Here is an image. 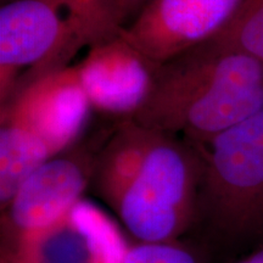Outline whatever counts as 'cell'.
<instances>
[{
	"mask_svg": "<svg viewBox=\"0 0 263 263\" xmlns=\"http://www.w3.org/2000/svg\"><path fill=\"white\" fill-rule=\"evenodd\" d=\"M235 263H263V246L257 248L251 254L245 256Z\"/></svg>",
	"mask_w": 263,
	"mask_h": 263,
	"instance_id": "4fadbf2b",
	"label": "cell"
},
{
	"mask_svg": "<svg viewBox=\"0 0 263 263\" xmlns=\"http://www.w3.org/2000/svg\"><path fill=\"white\" fill-rule=\"evenodd\" d=\"M149 2L150 0H112V3L116 5L124 21L132 12H134L141 6L146 5Z\"/></svg>",
	"mask_w": 263,
	"mask_h": 263,
	"instance_id": "7c38bea8",
	"label": "cell"
},
{
	"mask_svg": "<svg viewBox=\"0 0 263 263\" xmlns=\"http://www.w3.org/2000/svg\"><path fill=\"white\" fill-rule=\"evenodd\" d=\"M9 2H11V0H3V3H5V4H6V3H9Z\"/></svg>",
	"mask_w": 263,
	"mask_h": 263,
	"instance_id": "9a60e30c",
	"label": "cell"
},
{
	"mask_svg": "<svg viewBox=\"0 0 263 263\" xmlns=\"http://www.w3.org/2000/svg\"><path fill=\"white\" fill-rule=\"evenodd\" d=\"M12 261H14V259H12Z\"/></svg>",
	"mask_w": 263,
	"mask_h": 263,
	"instance_id": "2e32d148",
	"label": "cell"
},
{
	"mask_svg": "<svg viewBox=\"0 0 263 263\" xmlns=\"http://www.w3.org/2000/svg\"><path fill=\"white\" fill-rule=\"evenodd\" d=\"M2 263H15L12 261V258L10 257V256L6 254V252H3L2 255Z\"/></svg>",
	"mask_w": 263,
	"mask_h": 263,
	"instance_id": "5bb4252c",
	"label": "cell"
},
{
	"mask_svg": "<svg viewBox=\"0 0 263 263\" xmlns=\"http://www.w3.org/2000/svg\"><path fill=\"white\" fill-rule=\"evenodd\" d=\"M73 67L94 110L130 120L149 94L157 64L118 34L88 51Z\"/></svg>",
	"mask_w": 263,
	"mask_h": 263,
	"instance_id": "9c48e42d",
	"label": "cell"
},
{
	"mask_svg": "<svg viewBox=\"0 0 263 263\" xmlns=\"http://www.w3.org/2000/svg\"><path fill=\"white\" fill-rule=\"evenodd\" d=\"M195 145L203 174L194 227L223 248H261L263 110Z\"/></svg>",
	"mask_w": 263,
	"mask_h": 263,
	"instance_id": "277c9868",
	"label": "cell"
},
{
	"mask_svg": "<svg viewBox=\"0 0 263 263\" xmlns=\"http://www.w3.org/2000/svg\"><path fill=\"white\" fill-rule=\"evenodd\" d=\"M212 39L263 61V0H244L234 17Z\"/></svg>",
	"mask_w": 263,
	"mask_h": 263,
	"instance_id": "30bf717a",
	"label": "cell"
},
{
	"mask_svg": "<svg viewBox=\"0 0 263 263\" xmlns=\"http://www.w3.org/2000/svg\"><path fill=\"white\" fill-rule=\"evenodd\" d=\"M112 0H12L0 9L2 105L35 82L73 67L85 48L117 37Z\"/></svg>",
	"mask_w": 263,
	"mask_h": 263,
	"instance_id": "3957f363",
	"label": "cell"
},
{
	"mask_svg": "<svg viewBox=\"0 0 263 263\" xmlns=\"http://www.w3.org/2000/svg\"><path fill=\"white\" fill-rule=\"evenodd\" d=\"M128 246L112 219L81 199L34 241L6 254L15 263H123Z\"/></svg>",
	"mask_w": 263,
	"mask_h": 263,
	"instance_id": "ba28073f",
	"label": "cell"
},
{
	"mask_svg": "<svg viewBox=\"0 0 263 263\" xmlns=\"http://www.w3.org/2000/svg\"><path fill=\"white\" fill-rule=\"evenodd\" d=\"M202 174L195 144L123 120L99 150L91 183L138 241H166L194 227Z\"/></svg>",
	"mask_w": 263,
	"mask_h": 263,
	"instance_id": "6da1fadb",
	"label": "cell"
},
{
	"mask_svg": "<svg viewBox=\"0 0 263 263\" xmlns=\"http://www.w3.org/2000/svg\"><path fill=\"white\" fill-rule=\"evenodd\" d=\"M100 149L74 144L49 159L21 183L2 210L3 226L12 242L8 252L31 244L83 199L84 190L93 180Z\"/></svg>",
	"mask_w": 263,
	"mask_h": 263,
	"instance_id": "5b68a950",
	"label": "cell"
},
{
	"mask_svg": "<svg viewBox=\"0 0 263 263\" xmlns=\"http://www.w3.org/2000/svg\"><path fill=\"white\" fill-rule=\"evenodd\" d=\"M263 110V61L210 39L157 65L130 120L201 144Z\"/></svg>",
	"mask_w": 263,
	"mask_h": 263,
	"instance_id": "7a4b0ae2",
	"label": "cell"
},
{
	"mask_svg": "<svg viewBox=\"0 0 263 263\" xmlns=\"http://www.w3.org/2000/svg\"><path fill=\"white\" fill-rule=\"evenodd\" d=\"M244 0H150L120 35L160 65L215 38Z\"/></svg>",
	"mask_w": 263,
	"mask_h": 263,
	"instance_id": "8992f818",
	"label": "cell"
},
{
	"mask_svg": "<svg viewBox=\"0 0 263 263\" xmlns=\"http://www.w3.org/2000/svg\"><path fill=\"white\" fill-rule=\"evenodd\" d=\"M74 67L35 82L2 105V118L37 137L52 156L73 146L91 110Z\"/></svg>",
	"mask_w": 263,
	"mask_h": 263,
	"instance_id": "52a82bcc",
	"label": "cell"
},
{
	"mask_svg": "<svg viewBox=\"0 0 263 263\" xmlns=\"http://www.w3.org/2000/svg\"><path fill=\"white\" fill-rule=\"evenodd\" d=\"M123 263H206L200 251L180 239L138 241L129 245Z\"/></svg>",
	"mask_w": 263,
	"mask_h": 263,
	"instance_id": "8fae6325",
	"label": "cell"
}]
</instances>
